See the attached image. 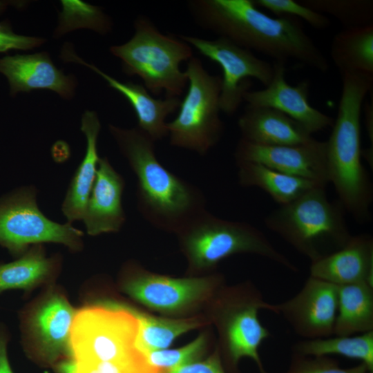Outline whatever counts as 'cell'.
Segmentation results:
<instances>
[{
    "instance_id": "obj_1",
    "label": "cell",
    "mask_w": 373,
    "mask_h": 373,
    "mask_svg": "<svg viewBox=\"0 0 373 373\" xmlns=\"http://www.w3.org/2000/svg\"><path fill=\"white\" fill-rule=\"evenodd\" d=\"M188 10L202 28L249 50L286 63L294 59L325 73L329 63L298 19L271 17L253 0H191Z\"/></svg>"
},
{
    "instance_id": "obj_2",
    "label": "cell",
    "mask_w": 373,
    "mask_h": 373,
    "mask_svg": "<svg viewBox=\"0 0 373 373\" xmlns=\"http://www.w3.org/2000/svg\"><path fill=\"white\" fill-rule=\"evenodd\" d=\"M108 126L136 177L137 207L150 224L175 234L207 211L202 191L160 163L149 136L137 126Z\"/></svg>"
},
{
    "instance_id": "obj_3",
    "label": "cell",
    "mask_w": 373,
    "mask_h": 373,
    "mask_svg": "<svg viewBox=\"0 0 373 373\" xmlns=\"http://www.w3.org/2000/svg\"><path fill=\"white\" fill-rule=\"evenodd\" d=\"M341 77L337 116L325 141L329 182L344 209L363 222L370 218L373 191L361 161V115L364 99L372 88L373 75L344 73Z\"/></svg>"
},
{
    "instance_id": "obj_4",
    "label": "cell",
    "mask_w": 373,
    "mask_h": 373,
    "mask_svg": "<svg viewBox=\"0 0 373 373\" xmlns=\"http://www.w3.org/2000/svg\"><path fill=\"white\" fill-rule=\"evenodd\" d=\"M326 186H315L272 211L265 225L310 262L343 247L352 236L340 202H332Z\"/></svg>"
},
{
    "instance_id": "obj_5",
    "label": "cell",
    "mask_w": 373,
    "mask_h": 373,
    "mask_svg": "<svg viewBox=\"0 0 373 373\" xmlns=\"http://www.w3.org/2000/svg\"><path fill=\"white\" fill-rule=\"evenodd\" d=\"M189 276H203L222 260L239 254L257 255L292 271L297 267L254 226L218 218L206 211L175 233Z\"/></svg>"
},
{
    "instance_id": "obj_6",
    "label": "cell",
    "mask_w": 373,
    "mask_h": 373,
    "mask_svg": "<svg viewBox=\"0 0 373 373\" xmlns=\"http://www.w3.org/2000/svg\"><path fill=\"white\" fill-rule=\"evenodd\" d=\"M134 29L128 41L109 49L120 59L122 71L141 78L155 95L164 92L166 97H179L188 84L180 65L193 57L191 46L178 36L162 34L144 15L135 20Z\"/></svg>"
},
{
    "instance_id": "obj_7",
    "label": "cell",
    "mask_w": 373,
    "mask_h": 373,
    "mask_svg": "<svg viewBox=\"0 0 373 373\" xmlns=\"http://www.w3.org/2000/svg\"><path fill=\"white\" fill-rule=\"evenodd\" d=\"M209 322L218 332V347L227 372H236L239 361L248 357L260 373H267L259 354V348L271 333L260 321V310L271 311L260 291L250 281L232 286L223 285L207 305Z\"/></svg>"
},
{
    "instance_id": "obj_8",
    "label": "cell",
    "mask_w": 373,
    "mask_h": 373,
    "mask_svg": "<svg viewBox=\"0 0 373 373\" xmlns=\"http://www.w3.org/2000/svg\"><path fill=\"white\" fill-rule=\"evenodd\" d=\"M139 329L129 306L105 301L76 311L70 358L79 362H128L145 358L135 345Z\"/></svg>"
},
{
    "instance_id": "obj_9",
    "label": "cell",
    "mask_w": 373,
    "mask_h": 373,
    "mask_svg": "<svg viewBox=\"0 0 373 373\" xmlns=\"http://www.w3.org/2000/svg\"><path fill=\"white\" fill-rule=\"evenodd\" d=\"M188 90L176 117L167 122L171 145L204 155L220 142L224 123L220 113L222 77L210 74L192 57L184 71Z\"/></svg>"
},
{
    "instance_id": "obj_10",
    "label": "cell",
    "mask_w": 373,
    "mask_h": 373,
    "mask_svg": "<svg viewBox=\"0 0 373 373\" xmlns=\"http://www.w3.org/2000/svg\"><path fill=\"white\" fill-rule=\"evenodd\" d=\"M37 195L36 186L26 185L0 197V246L18 257L30 247L44 243L81 250L84 232L71 223L47 217L39 209Z\"/></svg>"
},
{
    "instance_id": "obj_11",
    "label": "cell",
    "mask_w": 373,
    "mask_h": 373,
    "mask_svg": "<svg viewBox=\"0 0 373 373\" xmlns=\"http://www.w3.org/2000/svg\"><path fill=\"white\" fill-rule=\"evenodd\" d=\"M122 291L157 312L173 316L187 315L207 305L224 285L220 274L174 278L151 272L137 262L123 267Z\"/></svg>"
},
{
    "instance_id": "obj_12",
    "label": "cell",
    "mask_w": 373,
    "mask_h": 373,
    "mask_svg": "<svg viewBox=\"0 0 373 373\" xmlns=\"http://www.w3.org/2000/svg\"><path fill=\"white\" fill-rule=\"evenodd\" d=\"M178 37L195 48L201 55L217 63L222 68L220 108L227 115H233L243 102V95L251 85L248 78H254L267 86L274 76V66L257 57L252 51L231 41L218 37L205 39L190 35Z\"/></svg>"
},
{
    "instance_id": "obj_13",
    "label": "cell",
    "mask_w": 373,
    "mask_h": 373,
    "mask_svg": "<svg viewBox=\"0 0 373 373\" xmlns=\"http://www.w3.org/2000/svg\"><path fill=\"white\" fill-rule=\"evenodd\" d=\"M76 311L61 294L50 293L24 318L29 355L39 364L55 367L70 358V338Z\"/></svg>"
},
{
    "instance_id": "obj_14",
    "label": "cell",
    "mask_w": 373,
    "mask_h": 373,
    "mask_svg": "<svg viewBox=\"0 0 373 373\" xmlns=\"http://www.w3.org/2000/svg\"><path fill=\"white\" fill-rule=\"evenodd\" d=\"M337 304L338 286L309 276L293 297L271 304V312L304 339H314L334 335Z\"/></svg>"
},
{
    "instance_id": "obj_15",
    "label": "cell",
    "mask_w": 373,
    "mask_h": 373,
    "mask_svg": "<svg viewBox=\"0 0 373 373\" xmlns=\"http://www.w3.org/2000/svg\"><path fill=\"white\" fill-rule=\"evenodd\" d=\"M234 157L236 161L259 163L321 186L329 183L325 141L314 139L298 145H260L240 138Z\"/></svg>"
},
{
    "instance_id": "obj_16",
    "label": "cell",
    "mask_w": 373,
    "mask_h": 373,
    "mask_svg": "<svg viewBox=\"0 0 373 373\" xmlns=\"http://www.w3.org/2000/svg\"><path fill=\"white\" fill-rule=\"evenodd\" d=\"M285 63L274 61V76L264 89L248 90L243 101L251 106H265L278 110L302 124L312 135L333 126V117L322 113L309 102V82L290 85L285 79Z\"/></svg>"
},
{
    "instance_id": "obj_17",
    "label": "cell",
    "mask_w": 373,
    "mask_h": 373,
    "mask_svg": "<svg viewBox=\"0 0 373 373\" xmlns=\"http://www.w3.org/2000/svg\"><path fill=\"white\" fill-rule=\"evenodd\" d=\"M60 57L66 63L79 64L88 67L102 77L109 87L122 95L135 111L137 119V127L153 141L161 140L168 136L166 119L178 110L181 102L179 97L157 99L150 95L144 85L120 82L83 60L70 43L63 46Z\"/></svg>"
},
{
    "instance_id": "obj_18",
    "label": "cell",
    "mask_w": 373,
    "mask_h": 373,
    "mask_svg": "<svg viewBox=\"0 0 373 373\" xmlns=\"http://www.w3.org/2000/svg\"><path fill=\"white\" fill-rule=\"evenodd\" d=\"M0 73L6 77L9 95L13 97L20 93L48 89L65 99H70L77 86L76 77L58 69L48 52L1 57Z\"/></svg>"
},
{
    "instance_id": "obj_19",
    "label": "cell",
    "mask_w": 373,
    "mask_h": 373,
    "mask_svg": "<svg viewBox=\"0 0 373 373\" xmlns=\"http://www.w3.org/2000/svg\"><path fill=\"white\" fill-rule=\"evenodd\" d=\"M125 186V180L108 158L100 157L82 220L88 235L96 236L122 229L126 220L122 205Z\"/></svg>"
},
{
    "instance_id": "obj_20",
    "label": "cell",
    "mask_w": 373,
    "mask_h": 373,
    "mask_svg": "<svg viewBox=\"0 0 373 373\" xmlns=\"http://www.w3.org/2000/svg\"><path fill=\"white\" fill-rule=\"evenodd\" d=\"M309 276L336 286L373 285V239L367 234L352 236L337 251L311 262Z\"/></svg>"
},
{
    "instance_id": "obj_21",
    "label": "cell",
    "mask_w": 373,
    "mask_h": 373,
    "mask_svg": "<svg viewBox=\"0 0 373 373\" xmlns=\"http://www.w3.org/2000/svg\"><path fill=\"white\" fill-rule=\"evenodd\" d=\"M241 139L260 145H298L314 140L299 122L265 106L247 105L238 120Z\"/></svg>"
},
{
    "instance_id": "obj_22",
    "label": "cell",
    "mask_w": 373,
    "mask_h": 373,
    "mask_svg": "<svg viewBox=\"0 0 373 373\" xmlns=\"http://www.w3.org/2000/svg\"><path fill=\"white\" fill-rule=\"evenodd\" d=\"M80 130L86 138L85 153L70 179L61 206L66 222L71 224L82 220L100 159L97 142L101 123L95 111L87 110L83 113Z\"/></svg>"
},
{
    "instance_id": "obj_23",
    "label": "cell",
    "mask_w": 373,
    "mask_h": 373,
    "mask_svg": "<svg viewBox=\"0 0 373 373\" xmlns=\"http://www.w3.org/2000/svg\"><path fill=\"white\" fill-rule=\"evenodd\" d=\"M236 163L238 182L242 186L258 187L267 193L280 205L287 204L311 189L321 186L259 163L247 161H236Z\"/></svg>"
},
{
    "instance_id": "obj_24",
    "label": "cell",
    "mask_w": 373,
    "mask_h": 373,
    "mask_svg": "<svg viewBox=\"0 0 373 373\" xmlns=\"http://www.w3.org/2000/svg\"><path fill=\"white\" fill-rule=\"evenodd\" d=\"M59 257H47L42 245L30 247L17 259L0 264V294L9 289H30L53 277Z\"/></svg>"
},
{
    "instance_id": "obj_25",
    "label": "cell",
    "mask_w": 373,
    "mask_h": 373,
    "mask_svg": "<svg viewBox=\"0 0 373 373\" xmlns=\"http://www.w3.org/2000/svg\"><path fill=\"white\" fill-rule=\"evenodd\" d=\"M128 306L139 323L135 345L144 355L152 351L167 349L180 335L210 323L208 318L201 316L166 318Z\"/></svg>"
},
{
    "instance_id": "obj_26",
    "label": "cell",
    "mask_w": 373,
    "mask_h": 373,
    "mask_svg": "<svg viewBox=\"0 0 373 373\" xmlns=\"http://www.w3.org/2000/svg\"><path fill=\"white\" fill-rule=\"evenodd\" d=\"M373 331V285L338 286L334 335L350 336Z\"/></svg>"
},
{
    "instance_id": "obj_27",
    "label": "cell",
    "mask_w": 373,
    "mask_h": 373,
    "mask_svg": "<svg viewBox=\"0 0 373 373\" xmlns=\"http://www.w3.org/2000/svg\"><path fill=\"white\" fill-rule=\"evenodd\" d=\"M330 55L341 75H373V25L338 32L332 39Z\"/></svg>"
},
{
    "instance_id": "obj_28",
    "label": "cell",
    "mask_w": 373,
    "mask_h": 373,
    "mask_svg": "<svg viewBox=\"0 0 373 373\" xmlns=\"http://www.w3.org/2000/svg\"><path fill=\"white\" fill-rule=\"evenodd\" d=\"M292 350L307 356L340 355L358 360L373 370V331L350 336L303 339L295 343Z\"/></svg>"
},
{
    "instance_id": "obj_29",
    "label": "cell",
    "mask_w": 373,
    "mask_h": 373,
    "mask_svg": "<svg viewBox=\"0 0 373 373\" xmlns=\"http://www.w3.org/2000/svg\"><path fill=\"white\" fill-rule=\"evenodd\" d=\"M57 25L53 37L59 38L78 29L86 28L104 35L113 30L111 18L99 6L81 0H61Z\"/></svg>"
},
{
    "instance_id": "obj_30",
    "label": "cell",
    "mask_w": 373,
    "mask_h": 373,
    "mask_svg": "<svg viewBox=\"0 0 373 373\" xmlns=\"http://www.w3.org/2000/svg\"><path fill=\"white\" fill-rule=\"evenodd\" d=\"M300 3L337 19L345 28L373 25L372 0H303Z\"/></svg>"
},
{
    "instance_id": "obj_31",
    "label": "cell",
    "mask_w": 373,
    "mask_h": 373,
    "mask_svg": "<svg viewBox=\"0 0 373 373\" xmlns=\"http://www.w3.org/2000/svg\"><path fill=\"white\" fill-rule=\"evenodd\" d=\"M209 343V335L202 333L183 347L152 351L145 356L150 365L166 371L200 361L207 351Z\"/></svg>"
},
{
    "instance_id": "obj_32",
    "label": "cell",
    "mask_w": 373,
    "mask_h": 373,
    "mask_svg": "<svg viewBox=\"0 0 373 373\" xmlns=\"http://www.w3.org/2000/svg\"><path fill=\"white\" fill-rule=\"evenodd\" d=\"M55 368L57 373H166L150 365L146 357L128 362H79L66 358Z\"/></svg>"
},
{
    "instance_id": "obj_33",
    "label": "cell",
    "mask_w": 373,
    "mask_h": 373,
    "mask_svg": "<svg viewBox=\"0 0 373 373\" xmlns=\"http://www.w3.org/2000/svg\"><path fill=\"white\" fill-rule=\"evenodd\" d=\"M286 373H373L364 363L343 368L329 356H307L293 352Z\"/></svg>"
},
{
    "instance_id": "obj_34",
    "label": "cell",
    "mask_w": 373,
    "mask_h": 373,
    "mask_svg": "<svg viewBox=\"0 0 373 373\" xmlns=\"http://www.w3.org/2000/svg\"><path fill=\"white\" fill-rule=\"evenodd\" d=\"M257 7H261L277 17L291 16L305 20L313 28L325 29L330 25L329 19L320 12L294 0H253Z\"/></svg>"
},
{
    "instance_id": "obj_35",
    "label": "cell",
    "mask_w": 373,
    "mask_h": 373,
    "mask_svg": "<svg viewBox=\"0 0 373 373\" xmlns=\"http://www.w3.org/2000/svg\"><path fill=\"white\" fill-rule=\"evenodd\" d=\"M46 42V39L43 37L17 34L8 19L0 21V53L12 50H32Z\"/></svg>"
},
{
    "instance_id": "obj_36",
    "label": "cell",
    "mask_w": 373,
    "mask_h": 373,
    "mask_svg": "<svg viewBox=\"0 0 373 373\" xmlns=\"http://www.w3.org/2000/svg\"><path fill=\"white\" fill-rule=\"evenodd\" d=\"M166 373H229L224 368L218 347L204 360L178 367Z\"/></svg>"
},
{
    "instance_id": "obj_37",
    "label": "cell",
    "mask_w": 373,
    "mask_h": 373,
    "mask_svg": "<svg viewBox=\"0 0 373 373\" xmlns=\"http://www.w3.org/2000/svg\"><path fill=\"white\" fill-rule=\"evenodd\" d=\"M7 344L8 337L0 329V373H14L8 356Z\"/></svg>"
},
{
    "instance_id": "obj_38",
    "label": "cell",
    "mask_w": 373,
    "mask_h": 373,
    "mask_svg": "<svg viewBox=\"0 0 373 373\" xmlns=\"http://www.w3.org/2000/svg\"><path fill=\"white\" fill-rule=\"evenodd\" d=\"M365 113V125L368 135L369 139L371 142L372 146L373 143V103L372 100L370 102H367L364 106Z\"/></svg>"
},
{
    "instance_id": "obj_39",
    "label": "cell",
    "mask_w": 373,
    "mask_h": 373,
    "mask_svg": "<svg viewBox=\"0 0 373 373\" xmlns=\"http://www.w3.org/2000/svg\"><path fill=\"white\" fill-rule=\"evenodd\" d=\"M30 1L23 0H0V15L4 13L9 8L18 10L24 9Z\"/></svg>"
}]
</instances>
